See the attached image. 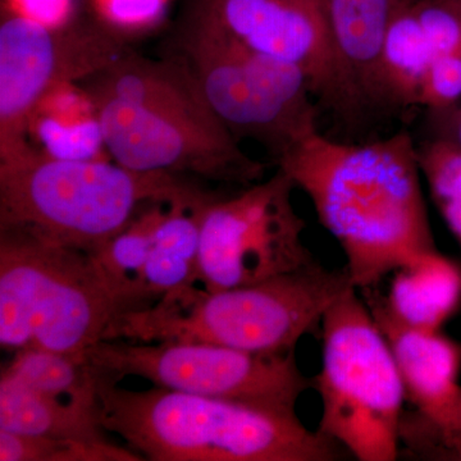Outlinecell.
Segmentation results:
<instances>
[{
  "label": "cell",
  "instance_id": "cell-1",
  "mask_svg": "<svg viewBox=\"0 0 461 461\" xmlns=\"http://www.w3.org/2000/svg\"><path fill=\"white\" fill-rule=\"evenodd\" d=\"M277 163L338 240L357 290L377 286L403 264L436 250L409 133L350 145L315 131Z\"/></svg>",
  "mask_w": 461,
  "mask_h": 461
},
{
  "label": "cell",
  "instance_id": "cell-2",
  "mask_svg": "<svg viewBox=\"0 0 461 461\" xmlns=\"http://www.w3.org/2000/svg\"><path fill=\"white\" fill-rule=\"evenodd\" d=\"M81 84L121 166L242 186L263 180L264 166L215 115L184 57L150 59L127 47Z\"/></svg>",
  "mask_w": 461,
  "mask_h": 461
},
{
  "label": "cell",
  "instance_id": "cell-3",
  "mask_svg": "<svg viewBox=\"0 0 461 461\" xmlns=\"http://www.w3.org/2000/svg\"><path fill=\"white\" fill-rule=\"evenodd\" d=\"M96 375L98 420L150 461H333L341 447L299 418Z\"/></svg>",
  "mask_w": 461,
  "mask_h": 461
},
{
  "label": "cell",
  "instance_id": "cell-4",
  "mask_svg": "<svg viewBox=\"0 0 461 461\" xmlns=\"http://www.w3.org/2000/svg\"><path fill=\"white\" fill-rule=\"evenodd\" d=\"M351 288L346 269H329L320 262L249 286L206 291L194 285L120 315L105 339L206 342L250 353H293Z\"/></svg>",
  "mask_w": 461,
  "mask_h": 461
},
{
  "label": "cell",
  "instance_id": "cell-5",
  "mask_svg": "<svg viewBox=\"0 0 461 461\" xmlns=\"http://www.w3.org/2000/svg\"><path fill=\"white\" fill-rule=\"evenodd\" d=\"M195 186L113 159L62 160L32 150L0 162V230L95 254L142 209Z\"/></svg>",
  "mask_w": 461,
  "mask_h": 461
},
{
  "label": "cell",
  "instance_id": "cell-6",
  "mask_svg": "<svg viewBox=\"0 0 461 461\" xmlns=\"http://www.w3.org/2000/svg\"><path fill=\"white\" fill-rule=\"evenodd\" d=\"M123 313L87 251L0 230V346L85 357Z\"/></svg>",
  "mask_w": 461,
  "mask_h": 461
},
{
  "label": "cell",
  "instance_id": "cell-7",
  "mask_svg": "<svg viewBox=\"0 0 461 461\" xmlns=\"http://www.w3.org/2000/svg\"><path fill=\"white\" fill-rule=\"evenodd\" d=\"M321 366L313 378L318 432L359 461H395L402 448L405 388L371 311L351 288L321 321Z\"/></svg>",
  "mask_w": 461,
  "mask_h": 461
},
{
  "label": "cell",
  "instance_id": "cell-8",
  "mask_svg": "<svg viewBox=\"0 0 461 461\" xmlns=\"http://www.w3.org/2000/svg\"><path fill=\"white\" fill-rule=\"evenodd\" d=\"M94 371L113 381L140 377L154 386L238 402L296 417L300 397L313 387L295 351L262 354L206 342L102 339L87 350Z\"/></svg>",
  "mask_w": 461,
  "mask_h": 461
},
{
  "label": "cell",
  "instance_id": "cell-9",
  "mask_svg": "<svg viewBox=\"0 0 461 461\" xmlns=\"http://www.w3.org/2000/svg\"><path fill=\"white\" fill-rule=\"evenodd\" d=\"M206 102L235 139L263 144L277 159L317 130L314 89L302 68L191 23L182 44Z\"/></svg>",
  "mask_w": 461,
  "mask_h": 461
},
{
  "label": "cell",
  "instance_id": "cell-10",
  "mask_svg": "<svg viewBox=\"0 0 461 461\" xmlns=\"http://www.w3.org/2000/svg\"><path fill=\"white\" fill-rule=\"evenodd\" d=\"M295 189L278 168L236 195L215 196L203 218L198 285L206 291L249 286L318 263L304 242Z\"/></svg>",
  "mask_w": 461,
  "mask_h": 461
},
{
  "label": "cell",
  "instance_id": "cell-11",
  "mask_svg": "<svg viewBox=\"0 0 461 461\" xmlns=\"http://www.w3.org/2000/svg\"><path fill=\"white\" fill-rule=\"evenodd\" d=\"M127 44L108 23H48L21 12L0 25V162L33 149L27 121L54 87L83 83L120 56Z\"/></svg>",
  "mask_w": 461,
  "mask_h": 461
},
{
  "label": "cell",
  "instance_id": "cell-12",
  "mask_svg": "<svg viewBox=\"0 0 461 461\" xmlns=\"http://www.w3.org/2000/svg\"><path fill=\"white\" fill-rule=\"evenodd\" d=\"M193 23L299 67L314 91L330 96L332 56L321 0H202Z\"/></svg>",
  "mask_w": 461,
  "mask_h": 461
},
{
  "label": "cell",
  "instance_id": "cell-13",
  "mask_svg": "<svg viewBox=\"0 0 461 461\" xmlns=\"http://www.w3.org/2000/svg\"><path fill=\"white\" fill-rule=\"evenodd\" d=\"M384 333L415 420L433 430L444 429L460 393L461 342L439 330L409 326L391 312L377 286L357 290Z\"/></svg>",
  "mask_w": 461,
  "mask_h": 461
},
{
  "label": "cell",
  "instance_id": "cell-14",
  "mask_svg": "<svg viewBox=\"0 0 461 461\" xmlns=\"http://www.w3.org/2000/svg\"><path fill=\"white\" fill-rule=\"evenodd\" d=\"M406 0H321L333 85L330 98L375 104L379 60L388 29Z\"/></svg>",
  "mask_w": 461,
  "mask_h": 461
},
{
  "label": "cell",
  "instance_id": "cell-15",
  "mask_svg": "<svg viewBox=\"0 0 461 461\" xmlns=\"http://www.w3.org/2000/svg\"><path fill=\"white\" fill-rule=\"evenodd\" d=\"M215 196L196 186L167 206L142 273L140 309L167 294L198 285L203 218Z\"/></svg>",
  "mask_w": 461,
  "mask_h": 461
},
{
  "label": "cell",
  "instance_id": "cell-16",
  "mask_svg": "<svg viewBox=\"0 0 461 461\" xmlns=\"http://www.w3.org/2000/svg\"><path fill=\"white\" fill-rule=\"evenodd\" d=\"M27 142L62 160L112 159L98 108L81 83L59 85L42 96L27 121Z\"/></svg>",
  "mask_w": 461,
  "mask_h": 461
},
{
  "label": "cell",
  "instance_id": "cell-17",
  "mask_svg": "<svg viewBox=\"0 0 461 461\" xmlns=\"http://www.w3.org/2000/svg\"><path fill=\"white\" fill-rule=\"evenodd\" d=\"M386 302L409 326L439 330L461 305V267L438 250L415 257L393 273Z\"/></svg>",
  "mask_w": 461,
  "mask_h": 461
},
{
  "label": "cell",
  "instance_id": "cell-18",
  "mask_svg": "<svg viewBox=\"0 0 461 461\" xmlns=\"http://www.w3.org/2000/svg\"><path fill=\"white\" fill-rule=\"evenodd\" d=\"M0 429L18 435L108 442L98 406L81 405L42 395L0 379Z\"/></svg>",
  "mask_w": 461,
  "mask_h": 461
},
{
  "label": "cell",
  "instance_id": "cell-19",
  "mask_svg": "<svg viewBox=\"0 0 461 461\" xmlns=\"http://www.w3.org/2000/svg\"><path fill=\"white\" fill-rule=\"evenodd\" d=\"M176 198L159 200L142 209L126 229L94 254L112 290L120 300L123 313L142 306L141 285L145 264L153 248L160 220L166 213L167 206Z\"/></svg>",
  "mask_w": 461,
  "mask_h": 461
},
{
  "label": "cell",
  "instance_id": "cell-20",
  "mask_svg": "<svg viewBox=\"0 0 461 461\" xmlns=\"http://www.w3.org/2000/svg\"><path fill=\"white\" fill-rule=\"evenodd\" d=\"M140 455L113 442L18 435L0 429V461H141Z\"/></svg>",
  "mask_w": 461,
  "mask_h": 461
},
{
  "label": "cell",
  "instance_id": "cell-21",
  "mask_svg": "<svg viewBox=\"0 0 461 461\" xmlns=\"http://www.w3.org/2000/svg\"><path fill=\"white\" fill-rule=\"evenodd\" d=\"M417 157L433 202L461 245V147L430 138L417 148Z\"/></svg>",
  "mask_w": 461,
  "mask_h": 461
},
{
  "label": "cell",
  "instance_id": "cell-22",
  "mask_svg": "<svg viewBox=\"0 0 461 461\" xmlns=\"http://www.w3.org/2000/svg\"><path fill=\"white\" fill-rule=\"evenodd\" d=\"M402 441L414 454H421L429 448V455L432 456L461 459V388L444 429L433 430L418 420H409L403 429Z\"/></svg>",
  "mask_w": 461,
  "mask_h": 461
},
{
  "label": "cell",
  "instance_id": "cell-23",
  "mask_svg": "<svg viewBox=\"0 0 461 461\" xmlns=\"http://www.w3.org/2000/svg\"><path fill=\"white\" fill-rule=\"evenodd\" d=\"M460 98L461 53L438 58L421 81L418 107L437 111L456 104Z\"/></svg>",
  "mask_w": 461,
  "mask_h": 461
},
{
  "label": "cell",
  "instance_id": "cell-24",
  "mask_svg": "<svg viewBox=\"0 0 461 461\" xmlns=\"http://www.w3.org/2000/svg\"><path fill=\"white\" fill-rule=\"evenodd\" d=\"M166 0H99L109 25L118 27L129 23H144L157 17L162 11Z\"/></svg>",
  "mask_w": 461,
  "mask_h": 461
},
{
  "label": "cell",
  "instance_id": "cell-25",
  "mask_svg": "<svg viewBox=\"0 0 461 461\" xmlns=\"http://www.w3.org/2000/svg\"><path fill=\"white\" fill-rule=\"evenodd\" d=\"M18 2L21 3V7L23 8V12H21V14H27V16L32 14V9H36L33 18L36 17V12L39 14L42 8L59 9L66 5V0H18Z\"/></svg>",
  "mask_w": 461,
  "mask_h": 461
},
{
  "label": "cell",
  "instance_id": "cell-26",
  "mask_svg": "<svg viewBox=\"0 0 461 461\" xmlns=\"http://www.w3.org/2000/svg\"><path fill=\"white\" fill-rule=\"evenodd\" d=\"M447 126L455 139L461 144V104H454L447 111Z\"/></svg>",
  "mask_w": 461,
  "mask_h": 461
},
{
  "label": "cell",
  "instance_id": "cell-27",
  "mask_svg": "<svg viewBox=\"0 0 461 461\" xmlns=\"http://www.w3.org/2000/svg\"><path fill=\"white\" fill-rule=\"evenodd\" d=\"M456 2H459V3H461V0H456Z\"/></svg>",
  "mask_w": 461,
  "mask_h": 461
}]
</instances>
